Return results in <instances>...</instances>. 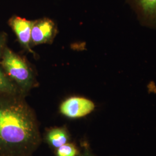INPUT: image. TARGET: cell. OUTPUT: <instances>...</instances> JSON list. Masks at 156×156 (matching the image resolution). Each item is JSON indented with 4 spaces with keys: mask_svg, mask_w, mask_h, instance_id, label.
I'll use <instances>...</instances> for the list:
<instances>
[{
    "mask_svg": "<svg viewBox=\"0 0 156 156\" xmlns=\"http://www.w3.org/2000/svg\"><path fill=\"white\" fill-rule=\"evenodd\" d=\"M38 140L35 116L26 102L17 99L0 101V144L27 151Z\"/></svg>",
    "mask_w": 156,
    "mask_h": 156,
    "instance_id": "cell-1",
    "label": "cell"
},
{
    "mask_svg": "<svg viewBox=\"0 0 156 156\" xmlns=\"http://www.w3.org/2000/svg\"><path fill=\"white\" fill-rule=\"evenodd\" d=\"M1 65L23 94H26L35 86L36 76L29 63L6 47L1 58Z\"/></svg>",
    "mask_w": 156,
    "mask_h": 156,
    "instance_id": "cell-2",
    "label": "cell"
},
{
    "mask_svg": "<svg viewBox=\"0 0 156 156\" xmlns=\"http://www.w3.org/2000/svg\"><path fill=\"white\" fill-rule=\"evenodd\" d=\"M94 103L82 97H71L64 101L60 106L62 115L69 119H79L90 114L95 109Z\"/></svg>",
    "mask_w": 156,
    "mask_h": 156,
    "instance_id": "cell-3",
    "label": "cell"
},
{
    "mask_svg": "<svg viewBox=\"0 0 156 156\" xmlns=\"http://www.w3.org/2000/svg\"><path fill=\"white\" fill-rule=\"evenodd\" d=\"M57 34V26L52 20L44 17L34 20L31 29V46L51 44Z\"/></svg>",
    "mask_w": 156,
    "mask_h": 156,
    "instance_id": "cell-4",
    "label": "cell"
},
{
    "mask_svg": "<svg viewBox=\"0 0 156 156\" xmlns=\"http://www.w3.org/2000/svg\"><path fill=\"white\" fill-rule=\"evenodd\" d=\"M140 24L156 29V0H126Z\"/></svg>",
    "mask_w": 156,
    "mask_h": 156,
    "instance_id": "cell-5",
    "label": "cell"
},
{
    "mask_svg": "<svg viewBox=\"0 0 156 156\" xmlns=\"http://www.w3.org/2000/svg\"><path fill=\"white\" fill-rule=\"evenodd\" d=\"M34 21L28 20L20 17H12L9 24L16 35L17 39L23 48L34 55L35 53L31 49V35Z\"/></svg>",
    "mask_w": 156,
    "mask_h": 156,
    "instance_id": "cell-6",
    "label": "cell"
},
{
    "mask_svg": "<svg viewBox=\"0 0 156 156\" xmlns=\"http://www.w3.org/2000/svg\"><path fill=\"white\" fill-rule=\"evenodd\" d=\"M69 140L67 129L62 127H56L50 129L46 134V140L53 147L57 149L68 143Z\"/></svg>",
    "mask_w": 156,
    "mask_h": 156,
    "instance_id": "cell-7",
    "label": "cell"
},
{
    "mask_svg": "<svg viewBox=\"0 0 156 156\" xmlns=\"http://www.w3.org/2000/svg\"><path fill=\"white\" fill-rule=\"evenodd\" d=\"M19 92L21 93L16 84L12 80L2 67L0 66V93L12 94Z\"/></svg>",
    "mask_w": 156,
    "mask_h": 156,
    "instance_id": "cell-8",
    "label": "cell"
},
{
    "mask_svg": "<svg viewBox=\"0 0 156 156\" xmlns=\"http://www.w3.org/2000/svg\"><path fill=\"white\" fill-rule=\"evenodd\" d=\"M79 154L77 147L68 142L56 149V156H79Z\"/></svg>",
    "mask_w": 156,
    "mask_h": 156,
    "instance_id": "cell-9",
    "label": "cell"
},
{
    "mask_svg": "<svg viewBox=\"0 0 156 156\" xmlns=\"http://www.w3.org/2000/svg\"><path fill=\"white\" fill-rule=\"evenodd\" d=\"M7 35L4 33H0V59L2 57L4 50L6 48Z\"/></svg>",
    "mask_w": 156,
    "mask_h": 156,
    "instance_id": "cell-10",
    "label": "cell"
},
{
    "mask_svg": "<svg viewBox=\"0 0 156 156\" xmlns=\"http://www.w3.org/2000/svg\"><path fill=\"white\" fill-rule=\"evenodd\" d=\"M83 151L80 153L79 156H95L94 154L91 151L90 149L89 146L86 143L84 144L83 146Z\"/></svg>",
    "mask_w": 156,
    "mask_h": 156,
    "instance_id": "cell-11",
    "label": "cell"
}]
</instances>
